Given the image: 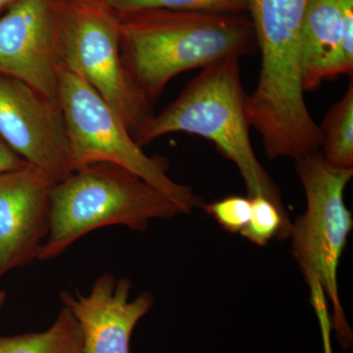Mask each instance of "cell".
<instances>
[{"instance_id": "obj_5", "label": "cell", "mask_w": 353, "mask_h": 353, "mask_svg": "<svg viewBox=\"0 0 353 353\" xmlns=\"http://www.w3.org/2000/svg\"><path fill=\"white\" fill-rule=\"evenodd\" d=\"M59 103L75 170L101 162L118 165L162 192L182 214H190L203 206L192 187L170 178L166 157L145 154L94 88L64 68L60 74Z\"/></svg>"}, {"instance_id": "obj_19", "label": "cell", "mask_w": 353, "mask_h": 353, "mask_svg": "<svg viewBox=\"0 0 353 353\" xmlns=\"http://www.w3.org/2000/svg\"><path fill=\"white\" fill-rule=\"evenodd\" d=\"M18 0H0V13L7 10L9 7L12 6Z\"/></svg>"}, {"instance_id": "obj_12", "label": "cell", "mask_w": 353, "mask_h": 353, "mask_svg": "<svg viewBox=\"0 0 353 353\" xmlns=\"http://www.w3.org/2000/svg\"><path fill=\"white\" fill-rule=\"evenodd\" d=\"M0 353H83L82 331L75 316L63 305L46 331L0 336Z\"/></svg>"}, {"instance_id": "obj_6", "label": "cell", "mask_w": 353, "mask_h": 353, "mask_svg": "<svg viewBox=\"0 0 353 353\" xmlns=\"http://www.w3.org/2000/svg\"><path fill=\"white\" fill-rule=\"evenodd\" d=\"M60 32L63 68L94 88L136 141L155 113L123 63L115 11L106 2L60 0Z\"/></svg>"}, {"instance_id": "obj_14", "label": "cell", "mask_w": 353, "mask_h": 353, "mask_svg": "<svg viewBox=\"0 0 353 353\" xmlns=\"http://www.w3.org/2000/svg\"><path fill=\"white\" fill-rule=\"evenodd\" d=\"M117 13L163 9L212 14H238L248 9V0H105Z\"/></svg>"}, {"instance_id": "obj_7", "label": "cell", "mask_w": 353, "mask_h": 353, "mask_svg": "<svg viewBox=\"0 0 353 353\" xmlns=\"http://www.w3.org/2000/svg\"><path fill=\"white\" fill-rule=\"evenodd\" d=\"M0 139L55 183L75 171L60 103L4 75H0Z\"/></svg>"}, {"instance_id": "obj_16", "label": "cell", "mask_w": 353, "mask_h": 353, "mask_svg": "<svg viewBox=\"0 0 353 353\" xmlns=\"http://www.w3.org/2000/svg\"><path fill=\"white\" fill-rule=\"evenodd\" d=\"M202 208L212 215L226 231L241 233L252 216V197L230 196L212 203H204Z\"/></svg>"}, {"instance_id": "obj_2", "label": "cell", "mask_w": 353, "mask_h": 353, "mask_svg": "<svg viewBox=\"0 0 353 353\" xmlns=\"http://www.w3.org/2000/svg\"><path fill=\"white\" fill-rule=\"evenodd\" d=\"M248 94L241 76V58L231 57L204 67L182 94L141 132V148L165 134L187 132L212 141L238 168L248 196H264L288 216L282 194L260 163L250 141Z\"/></svg>"}, {"instance_id": "obj_15", "label": "cell", "mask_w": 353, "mask_h": 353, "mask_svg": "<svg viewBox=\"0 0 353 353\" xmlns=\"http://www.w3.org/2000/svg\"><path fill=\"white\" fill-rule=\"evenodd\" d=\"M252 216L241 232V236L259 246L266 245L272 239L290 238L292 223L271 201L264 196L252 197Z\"/></svg>"}, {"instance_id": "obj_20", "label": "cell", "mask_w": 353, "mask_h": 353, "mask_svg": "<svg viewBox=\"0 0 353 353\" xmlns=\"http://www.w3.org/2000/svg\"><path fill=\"white\" fill-rule=\"evenodd\" d=\"M66 1L73 2V3H99V2H105V0H66Z\"/></svg>"}, {"instance_id": "obj_9", "label": "cell", "mask_w": 353, "mask_h": 353, "mask_svg": "<svg viewBox=\"0 0 353 353\" xmlns=\"http://www.w3.org/2000/svg\"><path fill=\"white\" fill-rule=\"evenodd\" d=\"M54 183L31 164L0 174V280L38 259L50 232Z\"/></svg>"}, {"instance_id": "obj_1", "label": "cell", "mask_w": 353, "mask_h": 353, "mask_svg": "<svg viewBox=\"0 0 353 353\" xmlns=\"http://www.w3.org/2000/svg\"><path fill=\"white\" fill-rule=\"evenodd\" d=\"M115 13L123 63L152 104L179 74L257 50L252 21L238 14L163 9Z\"/></svg>"}, {"instance_id": "obj_8", "label": "cell", "mask_w": 353, "mask_h": 353, "mask_svg": "<svg viewBox=\"0 0 353 353\" xmlns=\"http://www.w3.org/2000/svg\"><path fill=\"white\" fill-rule=\"evenodd\" d=\"M60 0H18L0 17V75L59 103Z\"/></svg>"}, {"instance_id": "obj_17", "label": "cell", "mask_w": 353, "mask_h": 353, "mask_svg": "<svg viewBox=\"0 0 353 353\" xmlns=\"http://www.w3.org/2000/svg\"><path fill=\"white\" fill-rule=\"evenodd\" d=\"M341 27H343V52L353 68V0H341Z\"/></svg>"}, {"instance_id": "obj_21", "label": "cell", "mask_w": 353, "mask_h": 353, "mask_svg": "<svg viewBox=\"0 0 353 353\" xmlns=\"http://www.w3.org/2000/svg\"><path fill=\"white\" fill-rule=\"evenodd\" d=\"M6 301V292L1 290L0 292V310H1L2 307H3L4 303Z\"/></svg>"}, {"instance_id": "obj_11", "label": "cell", "mask_w": 353, "mask_h": 353, "mask_svg": "<svg viewBox=\"0 0 353 353\" xmlns=\"http://www.w3.org/2000/svg\"><path fill=\"white\" fill-rule=\"evenodd\" d=\"M304 92L341 75L352 77L343 52L341 0H308L301 27Z\"/></svg>"}, {"instance_id": "obj_13", "label": "cell", "mask_w": 353, "mask_h": 353, "mask_svg": "<svg viewBox=\"0 0 353 353\" xmlns=\"http://www.w3.org/2000/svg\"><path fill=\"white\" fill-rule=\"evenodd\" d=\"M323 157L332 166L353 169V83L329 109L320 126Z\"/></svg>"}, {"instance_id": "obj_3", "label": "cell", "mask_w": 353, "mask_h": 353, "mask_svg": "<svg viewBox=\"0 0 353 353\" xmlns=\"http://www.w3.org/2000/svg\"><path fill=\"white\" fill-rule=\"evenodd\" d=\"M180 214L170 199L132 172L104 162L85 165L53 185L50 232L38 260L57 259L101 228L124 226L145 232L150 221Z\"/></svg>"}, {"instance_id": "obj_18", "label": "cell", "mask_w": 353, "mask_h": 353, "mask_svg": "<svg viewBox=\"0 0 353 353\" xmlns=\"http://www.w3.org/2000/svg\"><path fill=\"white\" fill-rule=\"evenodd\" d=\"M27 162L18 157L8 145L0 139V174L4 172L22 168Z\"/></svg>"}, {"instance_id": "obj_10", "label": "cell", "mask_w": 353, "mask_h": 353, "mask_svg": "<svg viewBox=\"0 0 353 353\" xmlns=\"http://www.w3.org/2000/svg\"><path fill=\"white\" fill-rule=\"evenodd\" d=\"M129 278L102 274L90 294L63 290L62 304L70 309L80 325L83 353H131L132 332L141 318L154 305L150 292L131 299Z\"/></svg>"}, {"instance_id": "obj_4", "label": "cell", "mask_w": 353, "mask_h": 353, "mask_svg": "<svg viewBox=\"0 0 353 353\" xmlns=\"http://www.w3.org/2000/svg\"><path fill=\"white\" fill-rule=\"evenodd\" d=\"M306 196V211L292 225V252L306 282L321 284L334 307L333 327L341 347L352 345L340 294L338 269L353 226L345 190L353 169L332 166L320 150L294 160Z\"/></svg>"}]
</instances>
